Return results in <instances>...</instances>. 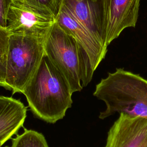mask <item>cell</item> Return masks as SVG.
Returning <instances> with one entry per match:
<instances>
[{"label":"cell","instance_id":"1","mask_svg":"<svg viewBox=\"0 0 147 147\" xmlns=\"http://www.w3.org/2000/svg\"><path fill=\"white\" fill-rule=\"evenodd\" d=\"M22 94L33 115L50 123L63 118L72 103L69 84L45 54Z\"/></svg>","mask_w":147,"mask_h":147},{"label":"cell","instance_id":"2","mask_svg":"<svg viewBox=\"0 0 147 147\" xmlns=\"http://www.w3.org/2000/svg\"><path fill=\"white\" fill-rule=\"evenodd\" d=\"M93 95L106 105L101 119L116 113L147 119V80L139 75L117 68L101 79Z\"/></svg>","mask_w":147,"mask_h":147},{"label":"cell","instance_id":"3","mask_svg":"<svg viewBox=\"0 0 147 147\" xmlns=\"http://www.w3.org/2000/svg\"><path fill=\"white\" fill-rule=\"evenodd\" d=\"M45 54L60 72L72 93L91 82L94 71L84 49L65 33L56 21L44 41Z\"/></svg>","mask_w":147,"mask_h":147},{"label":"cell","instance_id":"4","mask_svg":"<svg viewBox=\"0 0 147 147\" xmlns=\"http://www.w3.org/2000/svg\"><path fill=\"white\" fill-rule=\"evenodd\" d=\"M44 39L10 34L5 56V82L13 94L23 92L45 55Z\"/></svg>","mask_w":147,"mask_h":147},{"label":"cell","instance_id":"5","mask_svg":"<svg viewBox=\"0 0 147 147\" xmlns=\"http://www.w3.org/2000/svg\"><path fill=\"white\" fill-rule=\"evenodd\" d=\"M56 21L49 10L29 0H12L7 14L10 34L45 39Z\"/></svg>","mask_w":147,"mask_h":147},{"label":"cell","instance_id":"6","mask_svg":"<svg viewBox=\"0 0 147 147\" xmlns=\"http://www.w3.org/2000/svg\"><path fill=\"white\" fill-rule=\"evenodd\" d=\"M140 0H102V34L108 45L127 28L135 27Z\"/></svg>","mask_w":147,"mask_h":147},{"label":"cell","instance_id":"7","mask_svg":"<svg viewBox=\"0 0 147 147\" xmlns=\"http://www.w3.org/2000/svg\"><path fill=\"white\" fill-rule=\"evenodd\" d=\"M105 147H147V119L119 114L108 131Z\"/></svg>","mask_w":147,"mask_h":147},{"label":"cell","instance_id":"8","mask_svg":"<svg viewBox=\"0 0 147 147\" xmlns=\"http://www.w3.org/2000/svg\"><path fill=\"white\" fill-rule=\"evenodd\" d=\"M56 22L67 34L72 36L87 53L93 70L96 69L105 58L107 48L98 41L70 13L67 9L60 3L56 16Z\"/></svg>","mask_w":147,"mask_h":147},{"label":"cell","instance_id":"9","mask_svg":"<svg viewBox=\"0 0 147 147\" xmlns=\"http://www.w3.org/2000/svg\"><path fill=\"white\" fill-rule=\"evenodd\" d=\"M61 3L98 41L106 47L102 34V0H61Z\"/></svg>","mask_w":147,"mask_h":147},{"label":"cell","instance_id":"10","mask_svg":"<svg viewBox=\"0 0 147 147\" xmlns=\"http://www.w3.org/2000/svg\"><path fill=\"white\" fill-rule=\"evenodd\" d=\"M27 107L19 99L0 95V147L17 134L26 117Z\"/></svg>","mask_w":147,"mask_h":147},{"label":"cell","instance_id":"11","mask_svg":"<svg viewBox=\"0 0 147 147\" xmlns=\"http://www.w3.org/2000/svg\"><path fill=\"white\" fill-rule=\"evenodd\" d=\"M11 147H49L41 133L24 129V132L12 139Z\"/></svg>","mask_w":147,"mask_h":147},{"label":"cell","instance_id":"12","mask_svg":"<svg viewBox=\"0 0 147 147\" xmlns=\"http://www.w3.org/2000/svg\"><path fill=\"white\" fill-rule=\"evenodd\" d=\"M39 6L47 9L56 17L59 10L61 0H29Z\"/></svg>","mask_w":147,"mask_h":147},{"label":"cell","instance_id":"13","mask_svg":"<svg viewBox=\"0 0 147 147\" xmlns=\"http://www.w3.org/2000/svg\"><path fill=\"white\" fill-rule=\"evenodd\" d=\"M10 34L6 29L0 26V59L6 56Z\"/></svg>","mask_w":147,"mask_h":147},{"label":"cell","instance_id":"14","mask_svg":"<svg viewBox=\"0 0 147 147\" xmlns=\"http://www.w3.org/2000/svg\"><path fill=\"white\" fill-rule=\"evenodd\" d=\"M12 0H0V26L6 29L7 14Z\"/></svg>","mask_w":147,"mask_h":147},{"label":"cell","instance_id":"15","mask_svg":"<svg viewBox=\"0 0 147 147\" xmlns=\"http://www.w3.org/2000/svg\"><path fill=\"white\" fill-rule=\"evenodd\" d=\"M5 57L0 59V87H2L8 90L5 82Z\"/></svg>","mask_w":147,"mask_h":147},{"label":"cell","instance_id":"16","mask_svg":"<svg viewBox=\"0 0 147 147\" xmlns=\"http://www.w3.org/2000/svg\"><path fill=\"white\" fill-rule=\"evenodd\" d=\"M2 147H9V146H2Z\"/></svg>","mask_w":147,"mask_h":147}]
</instances>
